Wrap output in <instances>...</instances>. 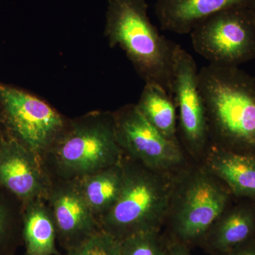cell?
I'll list each match as a JSON object with an SVG mask.
<instances>
[{"instance_id":"obj_15","label":"cell","mask_w":255,"mask_h":255,"mask_svg":"<svg viewBox=\"0 0 255 255\" xmlns=\"http://www.w3.org/2000/svg\"><path fill=\"white\" fill-rule=\"evenodd\" d=\"M122 162L95 173L75 179L84 199L100 220L114 205L122 190L124 180Z\"/></svg>"},{"instance_id":"obj_14","label":"cell","mask_w":255,"mask_h":255,"mask_svg":"<svg viewBox=\"0 0 255 255\" xmlns=\"http://www.w3.org/2000/svg\"><path fill=\"white\" fill-rule=\"evenodd\" d=\"M255 236V201L228 209L209 230L205 239L221 254L228 253Z\"/></svg>"},{"instance_id":"obj_13","label":"cell","mask_w":255,"mask_h":255,"mask_svg":"<svg viewBox=\"0 0 255 255\" xmlns=\"http://www.w3.org/2000/svg\"><path fill=\"white\" fill-rule=\"evenodd\" d=\"M207 168L227 187L231 194L255 201V155L238 153L211 145Z\"/></svg>"},{"instance_id":"obj_8","label":"cell","mask_w":255,"mask_h":255,"mask_svg":"<svg viewBox=\"0 0 255 255\" xmlns=\"http://www.w3.org/2000/svg\"><path fill=\"white\" fill-rule=\"evenodd\" d=\"M116 134L122 151L146 168L165 174L184 162L179 142L172 141L149 123L136 105L114 113Z\"/></svg>"},{"instance_id":"obj_17","label":"cell","mask_w":255,"mask_h":255,"mask_svg":"<svg viewBox=\"0 0 255 255\" xmlns=\"http://www.w3.org/2000/svg\"><path fill=\"white\" fill-rule=\"evenodd\" d=\"M137 108L151 125L172 141L177 138V107L173 97L159 85L145 83Z\"/></svg>"},{"instance_id":"obj_24","label":"cell","mask_w":255,"mask_h":255,"mask_svg":"<svg viewBox=\"0 0 255 255\" xmlns=\"http://www.w3.org/2000/svg\"></svg>"},{"instance_id":"obj_6","label":"cell","mask_w":255,"mask_h":255,"mask_svg":"<svg viewBox=\"0 0 255 255\" xmlns=\"http://www.w3.org/2000/svg\"><path fill=\"white\" fill-rule=\"evenodd\" d=\"M196 53L209 64L239 67L255 58V16L251 8L223 10L190 32Z\"/></svg>"},{"instance_id":"obj_18","label":"cell","mask_w":255,"mask_h":255,"mask_svg":"<svg viewBox=\"0 0 255 255\" xmlns=\"http://www.w3.org/2000/svg\"><path fill=\"white\" fill-rule=\"evenodd\" d=\"M120 255H168L158 231L138 233L120 241Z\"/></svg>"},{"instance_id":"obj_16","label":"cell","mask_w":255,"mask_h":255,"mask_svg":"<svg viewBox=\"0 0 255 255\" xmlns=\"http://www.w3.org/2000/svg\"><path fill=\"white\" fill-rule=\"evenodd\" d=\"M23 239L24 255H61L56 248V228L51 211L40 199L28 203Z\"/></svg>"},{"instance_id":"obj_21","label":"cell","mask_w":255,"mask_h":255,"mask_svg":"<svg viewBox=\"0 0 255 255\" xmlns=\"http://www.w3.org/2000/svg\"><path fill=\"white\" fill-rule=\"evenodd\" d=\"M221 255H255V236L232 251Z\"/></svg>"},{"instance_id":"obj_12","label":"cell","mask_w":255,"mask_h":255,"mask_svg":"<svg viewBox=\"0 0 255 255\" xmlns=\"http://www.w3.org/2000/svg\"><path fill=\"white\" fill-rule=\"evenodd\" d=\"M255 0H156L155 14L160 28L187 34L216 13L231 8L253 9Z\"/></svg>"},{"instance_id":"obj_3","label":"cell","mask_w":255,"mask_h":255,"mask_svg":"<svg viewBox=\"0 0 255 255\" xmlns=\"http://www.w3.org/2000/svg\"><path fill=\"white\" fill-rule=\"evenodd\" d=\"M122 190L112 209L99 220L100 228L119 241L138 233L159 231L169 214L173 186L141 164H124Z\"/></svg>"},{"instance_id":"obj_20","label":"cell","mask_w":255,"mask_h":255,"mask_svg":"<svg viewBox=\"0 0 255 255\" xmlns=\"http://www.w3.org/2000/svg\"><path fill=\"white\" fill-rule=\"evenodd\" d=\"M9 236V226L7 214L4 206L0 204V248L4 246Z\"/></svg>"},{"instance_id":"obj_19","label":"cell","mask_w":255,"mask_h":255,"mask_svg":"<svg viewBox=\"0 0 255 255\" xmlns=\"http://www.w3.org/2000/svg\"><path fill=\"white\" fill-rule=\"evenodd\" d=\"M66 255H120V241L101 229Z\"/></svg>"},{"instance_id":"obj_4","label":"cell","mask_w":255,"mask_h":255,"mask_svg":"<svg viewBox=\"0 0 255 255\" xmlns=\"http://www.w3.org/2000/svg\"><path fill=\"white\" fill-rule=\"evenodd\" d=\"M47 152L65 180L78 179L122 162L114 114L95 112L66 127Z\"/></svg>"},{"instance_id":"obj_5","label":"cell","mask_w":255,"mask_h":255,"mask_svg":"<svg viewBox=\"0 0 255 255\" xmlns=\"http://www.w3.org/2000/svg\"><path fill=\"white\" fill-rule=\"evenodd\" d=\"M231 191L207 168L187 174L173 187L169 212L179 243L204 239L213 225L228 209Z\"/></svg>"},{"instance_id":"obj_23","label":"cell","mask_w":255,"mask_h":255,"mask_svg":"<svg viewBox=\"0 0 255 255\" xmlns=\"http://www.w3.org/2000/svg\"><path fill=\"white\" fill-rule=\"evenodd\" d=\"M252 9H253V12H254V14H255V6Z\"/></svg>"},{"instance_id":"obj_7","label":"cell","mask_w":255,"mask_h":255,"mask_svg":"<svg viewBox=\"0 0 255 255\" xmlns=\"http://www.w3.org/2000/svg\"><path fill=\"white\" fill-rule=\"evenodd\" d=\"M0 106L14 138L38 156L66 128L63 117L46 102L9 85L0 84Z\"/></svg>"},{"instance_id":"obj_11","label":"cell","mask_w":255,"mask_h":255,"mask_svg":"<svg viewBox=\"0 0 255 255\" xmlns=\"http://www.w3.org/2000/svg\"><path fill=\"white\" fill-rule=\"evenodd\" d=\"M39 156L14 137L0 142V184L29 203L48 192Z\"/></svg>"},{"instance_id":"obj_9","label":"cell","mask_w":255,"mask_h":255,"mask_svg":"<svg viewBox=\"0 0 255 255\" xmlns=\"http://www.w3.org/2000/svg\"><path fill=\"white\" fill-rule=\"evenodd\" d=\"M198 73L194 58L177 44L174 55L173 98L179 112L183 140L188 150L195 155L209 150L211 140Z\"/></svg>"},{"instance_id":"obj_22","label":"cell","mask_w":255,"mask_h":255,"mask_svg":"<svg viewBox=\"0 0 255 255\" xmlns=\"http://www.w3.org/2000/svg\"><path fill=\"white\" fill-rule=\"evenodd\" d=\"M167 253L168 255H191L185 245L179 242L167 247Z\"/></svg>"},{"instance_id":"obj_2","label":"cell","mask_w":255,"mask_h":255,"mask_svg":"<svg viewBox=\"0 0 255 255\" xmlns=\"http://www.w3.org/2000/svg\"><path fill=\"white\" fill-rule=\"evenodd\" d=\"M145 0H110L105 36L111 47L125 52L145 83L155 84L173 97L174 55L177 43L151 22Z\"/></svg>"},{"instance_id":"obj_1","label":"cell","mask_w":255,"mask_h":255,"mask_svg":"<svg viewBox=\"0 0 255 255\" xmlns=\"http://www.w3.org/2000/svg\"><path fill=\"white\" fill-rule=\"evenodd\" d=\"M213 145L255 155V79L239 67L209 64L198 73Z\"/></svg>"},{"instance_id":"obj_10","label":"cell","mask_w":255,"mask_h":255,"mask_svg":"<svg viewBox=\"0 0 255 255\" xmlns=\"http://www.w3.org/2000/svg\"><path fill=\"white\" fill-rule=\"evenodd\" d=\"M48 194L57 241L66 252L100 231L98 219L84 199L75 179H63Z\"/></svg>"}]
</instances>
